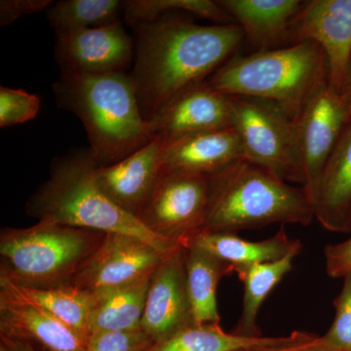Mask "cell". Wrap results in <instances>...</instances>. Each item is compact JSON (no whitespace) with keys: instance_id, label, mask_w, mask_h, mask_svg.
<instances>
[{"instance_id":"obj_1","label":"cell","mask_w":351,"mask_h":351,"mask_svg":"<svg viewBox=\"0 0 351 351\" xmlns=\"http://www.w3.org/2000/svg\"><path fill=\"white\" fill-rule=\"evenodd\" d=\"M133 27L137 44L130 76L147 121L176 95L214 75L245 38L239 25H197L174 13Z\"/></svg>"},{"instance_id":"obj_2","label":"cell","mask_w":351,"mask_h":351,"mask_svg":"<svg viewBox=\"0 0 351 351\" xmlns=\"http://www.w3.org/2000/svg\"><path fill=\"white\" fill-rule=\"evenodd\" d=\"M53 90L58 106L82 120L99 166L119 162L156 138L152 122L141 112L128 73L61 71Z\"/></svg>"},{"instance_id":"obj_3","label":"cell","mask_w":351,"mask_h":351,"mask_svg":"<svg viewBox=\"0 0 351 351\" xmlns=\"http://www.w3.org/2000/svg\"><path fill=\"white\" fill-rule=\"evenodd\" d=\"M99 164L90 149L71 152L53 164L50 176L25 204L32 218L105 233H122L144 240L163 254L181 245L149 232L140 219L115 205L96 182Z\"/></svg>"},{"instance_id":"obj_4","label":"cell","mask_w":351,"mask_h":351,"mask_svg":"<svg viewBox=\"0 0 351 351\" xmlns=\"http://www.w3.org/2000/svg\"><path fill=\"white\" fill-rule=\"evenodd\" d=\"M210 196L202 230L237 233L274 223L311 225L313 202L294 186L247 159L209 176Z\"/></svg>"},{"instance_id":"obj_5","label":"cell","mask_w":351,"mask_h":351,"mask_svg":"<svg viewBox=\"0 0 351 351\" xmlns=\"http://www.w3.org/2000/svg\"><path fill=\"white\" fill-rule=\"evenodd\" d=\"M329 64L313 41L233 56L207 80L217 91L274 101L297 119L302 108L329 85Z\"/></svg>"},{"instance_id":"obj_6","label":"cell","mask_w":351,"mask_h":351,"mask_svg":"<svg viewBox=\"0 0 351 351\" xmlns=\"http://www.w3.org/2000/svg\"><path fill=\"white\" fill-rule=\"evenodd\" d=\"M106 237L49 219L0 232V279L31 289L71 285Z\"/></svg>"},{"instance_id":"obj_7","label":"cell","mask_w":351,"mask_h":351,"mask_svg":"<svg viewBox=\"0 0 351 351\" xmlns=\"http://www.w3.org/2000/svg\"><path fill=\"white\" fill-rule=\"evenodd\" d=\"M232 128L245 159L271 171L286 182L304 186L297 119L274 101L230 96Z\"/></svg>"},{"instance_id":"obj_8","label":"cell","mask_w":351,"mask_h":351,"mask_svg":"<svg viewBox=\"0 0 351 351\" xmlns=\"http://www.w3.org/2000/svg\"><path fill=\"white\" fill-rule=\"evenodd\" d=\"M209 196V176L161 171L138 219L157 237L182 246L204 228Z\"/></svg>"},{"instance_id":"obj_9","label":"cell","mask_w":351,"mask_h":351,"mask_svg":"<svg viewBox=\"0 0 351 351\" xmlns=\"http://www.w3.org/2000/svg\"><path fill=\"white\" fill-rule=\"evenodd\" d=\"M166 255L138 237L106 233L71 284L94 294L107 292L151 277Z\"/></svg>"},{"instance_id":"obj_10","label":"cell","mask_w":351,"mask_h":351,"mask_svg":"<svg viewBox=\"0 0 351 351\" xmlns=\"http://www.w3.org/2000/svg\"><path fill=\"white\" fill-rule=\"evenodd\" d=\"M313 41L324 51L329 85L341 92L351 63V0L302 1L288 36V45Z\"/></svg>"},{"instance_id":"obj_11","label":"cell","mask_w":351,"mask_h":351,"mask_svg":"<svg viewBox=\"0 0 351 351\" xmlns=\"http://www.w3.org/2000/svg\"><path fill=\"white\" fill-rule=\"evenodd\" d=\"M134 56L133 39L121 22L57 34L55 57L64 73H126Z\"/></svg>"},{"instance_id":"obj_12","label":"cell","mask_w":351,"mask_h":351,"mask_svg":"<svg viewBox=\"0 0 351 351\" xmlns=\"http://www.w3.org/2000/svg\"><path fill=\"white\" fill-rule=\"evenodd\" d=\"M348 120L341 96L330 85L318 92L297 117L304 188L313 205L321 174Z\"/></svg>"},{"instance_id":"obj_13","label":"cell","mask_w":351,"mask_h":351,"mask_svg":"<svg viewBox=\"0 0 351 351\" xmlns=\"http://www.w3.org/2000/svg\"><path fill=\"white\" fill-rule=\"evenodd\" d=\"M196 324L186 284L184 247L166 255L151 277L141 328L152 339L163 341Z\"/></svg>"},{"instance_id":"obj_14","label":"cell","mask_w":351,"mask_h":351,"mask_svg":"<svg viewBox=\"0 0 351 351\" xmlns=\"http://www.w3.org/2000/svg\"><path fill=\"white\" fill-rule=\"evenodd\" d=\"M0 335L46 351H87L88 343L9 281L0 279Z\"/></svg>"},{"instance_id":"obj_15","label":"cell","mask_w":351,"mask_h":351,"mask_svg":"<svg viewBox=\"0 0 351 351\" xmlns=\"http://www.w3.org/2000/svg\"><path fill=\"white\" fill-rule=\"evenodd\" d=\"M156 137L173 138L232 127L230 97L214 89L207 80L182 90L151 120Z\"/></svg>"},{"instance_id":"obj_16","label":"cell","mask_w":351,"mask_h":351,"mask_svg":"<svg viewBox=\"0 0 351 351\" xmlns=\"http://www.w3.org/2000/svg\"><path fill=\"white\" fill-rule=\"evenodd\" d=\"M162 152V138L156 137L119 162L98 166L97 184L115 205L138 218L160 176Z\"/></svg>"},{"instance_id":"obj_17","label":"cell","mask_w":351,"mask_h":351,"mask_svg":"<svg viewBox=\"0 0 351 351\" xmlns=\"http://www.w3.org/2000/svg\"><path fill=\"white\" fill-rule=\"evenodd\" d=\"M244 158L239 135L230 127L189 134L163 142L161 171L211 176Z\"/></svg>"},{"instance_id":"obj_18","label":"cell","mask_w":351,"mask_h":351,"mask_svg":"<svg viewBox=\"0 0 351 351\" xmlns=\"http://www.w3.org/2000/svg\"><path fill=\"white\" fill-rule=\"evenodd\" d=\"M314 217L329 232H351V119L321 174L313 199Z\"/></svg>"},{"instance_id":"obj_19","label":"cell","mask_w":351,"mask_h":351,"mask_svg":"<svg viewBox=\"0 0 351 351\" xmlns=\"http://www.w3.org/2000/svg\"><path fill=\"white\" fill-rule=\"evenodd\" d=\"M218 4L260 51L288 46L291 24L302 5L300 0H218Z\"/></svg>"},{"instance_id":"obj_20","label":"cell","mask_w":351,"mask_h":351,"mask_svg":"<svg viewBox=\"0 0 351 351\" xmlns=\"http://www.w3.org/2000/svg\"><path fill=\"white\" fill-rule=\"evenodd\" d=\"M184 245H195L230 263L234 269V274L237 267L274 262L302 248V242L291 239L283 226L276 234L263 241H249L237 233L200 230L182 242V246Z\"/></svg>"},{"instance_id":"obj_21","label":"cell","mask_w":351,"mask_h":351,"mask_svg":"<svg viewBox=\"0 0 351 351\" xmlns=\"http://www.w3.org/2000/svg\"><path fill=\"white\" fill-rule=\"evenodd\" d=\"M186 284L196 324H221L217 292L219 281L234 269L195 245H184Z\"/></svg>"},{"instance_id":"obj_22","label":"cell","mask_w":351,"mask_h":351,"mask_svg":"<svg viewBox=\"0 0 351 351\" xmlns=\"http://www.w3.org/2000/svg\"><path fill=\"white\" fill-rule=\"evenodd\" d=\"M301 250L297 249L274 262L255 263L235 269V274L243 283L244 295L241 315L233 330L234 334L249 338L262 337L257 325L261 306L277 284L291 271L295 258Z\"/></svg>"},{"instance_id":"obj_23","label":"cell","mask_w":351,"mask_h":351,"mask_svg":"<svg viewBox=\"0 0 351 351\" xmlns=\"http://www.w3.org/2000/svg\"><path fill=\"white\" fill-rule=\"evenodd\" d=\"M151 277L95 294L96 302L90 317V335L141 328Z\"/></svg>"},{"instance_id":"obj_24","label":"cell","mask_w":351,"mask_h":351,"mask_svg":"<svg viewBox=\"0 0 351 351\" xmlns=\"http://www.w3.org/2000/svg\"><path fill=\"white\" fill-rule=\"evenodd\" d=\"M17 287L25 297L49 311L89 343L90 317L96 302L94 293L73 284L47 289Z\"/></svg>"},{"instance_id":"obj_25","label":"cell","mask_w":351,"mask_h":351,"mask_svg":"<svg viewBox=\"0 0 351 351\" xmlns=\"http://www.w3.org/2000/svg\"><path fill=\"white\" fill-rule=\"evenodd\" d=\"M123 9L120 0H63L48 8L47 19L56 34L80 31L120 22Z\"/></svg>"},{"instance_id":"obj_26","label":"cell","mask_w":351,"mask_h":351,"mask_svg":"<svg viewBox=\"0 0 351 351\" xmlns=\"http://www.w3.org/2000/svg\"><path fill=\"white\" fill-rule=\"evenodd\" d=\"M267 338L228 332L221 324H193L152 343L145 351H239L262 343Z\"/></svg>"},{"instance_id":"obj_27","label":"cell","mask_w":351,"mask_h":351,"mask_svg":"<svg viewBox=\"0 0 351 351\" xmlns=\"http://www.w3.org/2000/svg\"><path fill=\"white\" fill-rule=\"evenodd\" d=\"M182 11L221 25L235 24L230 15L211 0H129L124 1L123 16L132 27L152 22L170 11Z\"/></svg>"},{"instance_id":"obj_28","label":"cell","mask_w":351,"mask_h":351,"mask_svg":"<svg viewBox=\"0 0 351 351\" xmlns=\"http://www.w3.org/2000/svg\"><path fill=\"white\" fill-rule=\"evenodd\" d=\"M334 321L321 336L327 351H351V274L343 278V287L334 301Z\"/></svg>"},{"instance_id":"obj_29","label":"cell","mask_w":351,"mask_h":351,"mask_svg":"<svg viewBox=\"0 0 351 351\" xmlns=\"http://www.w3.org/2000/svg\"><path fill=\"white\" fill-rule=\"evenodd\" d=\"M40 100L23 89L0 88V126L2 128L25 123L36 119Z\"/></svg>"},{"instance_id":"obj_30","label":"cell","mask_w":351,"mask_h":351,"mask_svg":"<svg viewBox=\"0 0 351 351\" xmlns=\"http://www.w3.org/2000/svg\"><path fill=\"white\" fill-rule=\"evenodd\" d=\"M154 343L142 328L91 335L87 351H145Z\"/></svg>"},{"instance_id":"obj_31","label":"cell","mask_w":351,"mask_h":351,"mask_svg":"<svg viewBox=\"0 0 351 351\" xmlns=\"http://www.w3.org/2000/svg\"><path fill=\"white\" fill-rule=\"evenodd\" d=\"M239 351H327L321 336L295 331L287 337L267 338L258 345Z\"/></svg>"},{"instance_id":"obj_32","label":"cell","mask_w":351,"mask_h":351,"mask_svg":"<svg viewBox=\"0 0 351 351\" xmlns=\"http://www.w3.org/2000/svg\"><path fill=\"white\" fill-rule=\"evenodd\" d=\"M50 0H1L0 1V25L7 27L25 16L48 10Z\"/></svg>"},{"instance_id":"obj_33","label":"cell","mask_w":351,"mask_h":351,"mask_svg":"<svg viewBox=\"0 0 351 351\" xmlns=\"http://www.w3.org/2000/svg\"><path fill=\"white\" fill-rule=\"evenodd\" d=\"M325 270L332 278H345L351 274V237L324 248Z\"/></svg>"},{"instance_id":"obj_34","label":"cell","mask_w":351,"mask_h":351,"mask_svg":"<svg viewBox=\"0 0 351 351\" xmlns=\"http://www.w3.org/2000/svg\"><path fill=\"white\" fill-rule=\"evenodd\" d=\"M0 346L6 351H40L29 341L3 335H0Z\"/></svg>"},{"instance_id":"obj_35","label":"cell","mask_w":351,"mask_h":351,"mask_svg":"<svg viewBox=\"0 0 351 351\" xmlns=\"http://www.w3.org/2000/svg\"><path fill=\"white\" fill-rule=\"evenodd\" d=\"M339 96H341L346 112L348 113V117L351 119V63L345 83H343V88H341V92H339Z\"/></svg>"},{"instance_id":"obj_36","label":"cell","mask_w":351,"mask_h":351,"mask_svg":"<svg viewBox=\"0 0 351 351\" xmlns=\"http://www.w3.org/2000/svg\"><path fill=\"white\" fill-rule=\"evenodd\" d=\"M0 351H6L2 346H0Z\"/></svg>"}]
</instances>
